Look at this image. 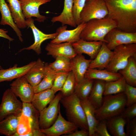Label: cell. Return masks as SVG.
Masks as SVG:
<instances>
[{
	"label": "cell",
	"instance_id": "60d3db41",
	"mask_svg": "<svg viewBox=\"0 0 136 136\" xmlns=\"http://www.w3.org/2000/svg\"><path fill=\"white\" fill-rule=\"evenodd\" d=\"M107 120H103L99 121L95 129V136H111L107 126Z\"/></svg>",
	"mask_w": 136,
	"mask_h": 136
},
{
	"label": "cell",
	"instance_id": "836d02e7",
	"mask_svg": "<svg viewBox=\"0 0 136 136\" xmlns=\"http://www.w3.org/2000/svg\"><path fill=\"white\" fill-rule=\"evenodd\" d=\"M126 84L125 80L122 76L115 81L106 82L104 95L124 92Z\"/></svg>",
	"mask_w": 136,
	"mask_h": 136
},
{
	"label": "cell",
	"instance_id": "30bf717a",
	"mask_svg": "<svg viewBox=\"0 0 136 136\" xmlns=\"http://www.w3.org/2000/svg\"><path fill=\"white\" fill-rule=\"evenodd\" d=\"M75 123L67 121L63 117L59 109L57 118L54 123L49 128L40 129L47 136H59L70 133L78 129Z\"/></svg>",
	"mask_w": 136,
	"mask_h": 136
},
{
	"label": "cell",
	"instance_id": "8d00e7d4",
	"mask_svg": "<svg viewBox=\"0 0 136 136\" xmlns=\"http://www.w3.org/2000/svg\"><path fill=\"white\" fill-rule=\"evenodd\" d=\"M76 84L75 76L71 71L69 72L65 81L60 91L63 97L73 93Z\"/></svg>",
	"mask_w": 136,
	"mask_h": 136
},
{
	"label": "cell",
	"instance_id": "ac0fdd59",
	"mask_svg": "<svg viewBox=\"0 0 136 136\" xmlns=\"http://www.w3.org/2000/svg\"><path fill=\"white\" fill-rule=\"evenodd\" d=\"M113 54V51L109 49L106 43L103 42L96 57L91 60L88 68L105 69L111 60Z\"/></svg>",
	"mask_w": 136,
	"mask_h": 136
},
{
	"label": "cell",
	"instance_id": "b9f144b4",
	"mask_svg": "<svg viewBox=\"0 0 136 136\" xmlns=\"http://www.w3.org/2000/svg\"><path fill=\"white\" fill-rule=\"evenodd\" d=\"M127 119H132L136 117V103L127 107L120 115Z\"/></svg>",
	"mask_w": 136,
	"mask_h": 136
},
{
	"label": "cell",
	"instance_id": "ffe728a7",
	"mask_svg": "<svg viewBox=\"0 0 136 136\" xmlns=\"http://www.w3.org/2000/svg\"><path fill=\"white\" fill-rule=\"evenodd\" d=\"M44 71L45 63L39 58L24 76L29 83L34 87L41 81L44 76Z\"/></svg>",
	"mask_w": 136,
	"mask_h": 136
},
{
	"label": "cell",
	"instance_id": "7402d4cb",
	"mask_svg": "<svg viewBox=\"0 0 136 136\" xmlns=\"http://www.w3.org/2000/svg\"><path fill=\"white\" fill-rule=\"evenodd\" d=\"M0 12L1 15L0 24L10 26L16 32L19 40L23 42L21 32L14 22L8 5L5 0H0Z\"/></svg>",
	"mask_w": 136,
	"mask_h": 136
},
{
	"label": "cell",
	"instance_id": "e575fe53",
	"mask_svg": "<svg viewBox=\"0 0 136 136\" xmlns=\"http://www.w3.org/2000/svg\"><path fill=\"white\" fill-rule=\"evenodd\" d=\"M55 59L54 61L49 64L54 71L56 72L71 71V59L63 56L58 57Z\"/></svg>",
	"mask_w": 136,
	"mask_h": 136
},
{
	"label": "cell",
	"instance_id": "2e32d148",
	"mask_svg": "<svg viewBox=\"0 0 136 136\" xmlns=\"http://www.w3.org/2000/svg\"><path fill=\"white\" fill-rule=\"evenodd\" d=\"M103 43L101 41H87L81 39L72 45L77 54H87L92 60L96 57Z\"/></svg>",
	"mask_w": 136,
	"mask_h": 136
},
{
	"label": "cell",
	"instance_id": "f546056e",
	"mask_svg": "<svg viewBox=\"0 0 136 136\" xmlns=\"http://www.w3.org/2000/svg\"><path fill=\"white\" fill-rule=\"evenodd\" d=\"M20 115H11L0 121V134L6 136H13L16 132Z\"/></svg>",
	"mask_w": 136,
	"mask_h": 136
},
{
	"label": "cell",
	"instance_id": "bcb514c9",
	"mask_svg": "<svg viewBox=\"0 0 136 136\" xmlns=\"http://www.w3.org/2000/svg\"><path fill=\"white\" fill-rule=\"evenodd\" d=\"M8 31L6 29L0 28V37L8 40L10 41H13L14 39L11 37L7 34Z\"/></svg>",
	"mask_w": 136,
	"mask_h": 136
},
{
	"label": "cell",
	"instance_id": "d6986e66",
	"mask_svg": "<svg viewBox=\"0 0 136 136\" xmlns=\"http://www.w3.org/2000/svg\"><path fill=\"white\" fill-rule=\"evenodd\" d=\"M36 61L31 62L21 67H18L16 64L13 67L7 69H0V82L11 81L24 76L34 65Z\"/></svg>",
	"mask_w": 136,
	"mask_h": 136
},
{
	"label": "cell",
	"instance_id": "cb8c5ba5",
	"mask_svg": "<svg viewBox=\"0 0 136 136\" xmlns=\"http://www.w3.org/2000/svg\"><path fill=\"white\" fill-rule=\"evenodd\" d=\"M122 76L118 72H110L106 69L100 70L88 68L84 77L94 80H102L106 82L115 81Z\"/></svg>",
	"mask_w": 136,
	"mask_h": 136
},
{
	"label": "cell",
	"instance_id": "5b68a950",
	"mask_svg": "<svg viewBox=\"0 0 136 136\" xmlns=\"http://www.w3.org/2000/svg\"><path fill=\"white\" fill-rule=\"evenodd\" d=\"M113 51L111 60L105 69L110 72L118 73L125 67L130 57L136 56V43L119 45Z\"/></svg>",
	"mask_w": 136,
	"mask_h": 136
},
{
	"label": "cell",
	"instance_id": "3957f363",
	"mask_svg": "<svg viewBox=\"0 0 136 136\" xmlns=\"http://www.w3.org/2000/svg\"><path fill=\"white\" fill-rule=\"evenodd\" d=\"M126 103L124 92L104 96L101 105L95 110L96 119L98 121L107 120L120 115L125 109Z\"/></svg>",
	"mask_w": 136,
	"mask_h": 136
},
{
	"label": "cell",
	"instance_id": "d6a6232c",
	"mask_svg": "<svg viewBox=\"0 0 136 136\" xmlns=\"http://www.w3.org/2000/svg\"><path fill=\"white\" fill-rule=\"evenodd\" d=\"M22 114L29 118L31 123V130L40 129L39 123L40 111L31 103L22 102Z\"/></svg>",
	"mask_w": 136,
	"mask_h": 136
},
{
	"label": "cell",
	"instance_id": "ee69618b",
	"mask_svg": "<svg viewBox=\"0 0 136 136\" xmlns=\"http://www.w3.org/2000/svg\"><path fill=\"white\" fill-rule=\"evenodd\" d=\"M64 136H89L88 130L84 129H81L78 130V129L70 133L63 135Z\"/></svg>",
	"mask_w": 136,
	"mask_h": 136
},
{
	"label": "cell",
	"instance_id": "f1b7e54d",
	"mask_svg": "<svg viewBox=\"0 0 136 136\" xmlns=\"http://www.w3.org/2000/svg\"><path fill=\"white\" fill-rule=\"evenodd\" d=\"M14 21L19 28L27 27L25 18L22 12L19 0H7Z\"/></svg>",
	"mask_w": 136,
	"mask_h": 136
},
{
	"label": "cell",
	"instance_id": "d590c367",
	"mask_svg": "<svg viewBox=\"0 0 136 136\" xmlns=\"http://www.w3.org/2000/svg\"><path fill=\"white\" fill-rule=\"evenodd\" d=\"M31 130V125L29 118L21 113L19 117L16 132L13 136H25Z\"/></svg>",
	"mask_w": 136,
	"mask_h": 136
},
{
	"label": "cell",
	"instance_id": "603a6c76",
	"mask_svg": "<svg viewBox=\"0 0 136 136\" xmlns=\"http://www.w3.org/2000/svg\"><path fill=\"white\" fill-rule=\"evenodd\" d=\"M88 99L95 109L99 108L103 100L106 82L95 79Z\"/></svg>",
	"mask_w": 136,
	"mask_h": 136
},
{
	"label": "cell",
	"instance_id": "8992f818",
	"mask_svg": "<svg viewBox=\"0 0 136 136\" xmlns=\"http://www.w3.org/2000/svg\"><path fill=\"white\" fill-rule=\"evenodd\" d=\"M108 14L104 0L87 1L80 14V23H86L91 19L103 18Z\"/></svg>",
	"mask_w": 136,
	"mask_h": 136
},
{
	"label": "cell",
	"instance_id": "7a4b0ae2",
	"mask_svg": "<svg viewBox=\"0 0 136 136\" xmlns=\"http://www.w3.org/2000/svg\"><path fill=\"white\" fill-rule=\"evenodd\" d=\"M116 22L108 16L101 19H91L86 23L80 38L87 41H101L106 43L105 38L113 29L116 28Z\"/></svg>",
	"mask_w": 136,
	"mask_h": 136
},
{
	"label": "cell",
	"instance_id": "74e56055",
	"mask_svg": "<svg viewBox=\"0 0 136 136\" xmlns=\"http://www.w3.org/2000/svg\"><path fill=\"white\" fill-rule=\"evenodd\" d=\"M69 72H56L53 86L51 89L55 93L61 89Z\"/></svg>",
	"mask_w": 136,
	"mask_h": 136
},
{
	"label": "cell",
	"instance_id": "4fadbf2b",
	"mask_svg": "<svg viewBox=\"0 0 136 136\" xmlns=\"http://www.w3.org/2000/svg\"><path fill=\"white\" fill-rule=\"evenodd\" d=\"M85 23H81L74 29L67 30V26L62 25L59 27L56 30L58 34L54 39L50 41L51 43L58 44L68 42L73 44L79 40L80 35L85 27Z\"/></svg>",
	"mask_w": 136,
	"mask_h": 136
},
{
	"label": "cell",
	"instance_id": "9c48e42d",
	"mask_svg": "<svg viewBox=\"0 0 136 136\" xmlns=\"http://www.w3.org/2000/svg\"><path fill=\"white\" fill-rule=\"evenodd\" d=\"M105 40L107 46L113 51L120 45L136 43V32L124 31L115 28L107 34Z\"/></svg>",
	"mask_w": 136,
	"mask_h": 136
},
{
	"label": "cell",
	"instance_id": "52a82bcc",
	"mask_svg": "<svg viewBox=\"0 0 136 136\" xmlns=\"http://www.w3.org/2000/svg\"><path fill=\"white\" fill-rule=\"evenodd\" d=\"M22 103L17 98L10 88L4 92L0 105V121L12 115H20Z\"/></svg>",
	"mask_w": 136,
	"mask_h": 136
},
{
	"label": "cell",
	"instance_id": "83f0119b",
	"mask_svg": "<svg viewBox=\"0 0 136 136\" xmlns=\"http://www.w3.org/2000/svg\"><path fill=\"white\" fill-rule=\"evenodd\" d=\"M136 56L129 58L128 63L123 69L118 72L124 78L126 83L136 86Z\"/></svg>",
	"mask_w": 136,
	"mask_h": 136
},
{
	"label": "cell",
	"instance_id": "e0dca14e",
	"mask_svg": "<svg viewBox=\"0 0 136 136\" xmlns=\"http://www.w3.org/2000/svg\"><path fill=\"white\" fill-rule=\"evenodd\" d=\"M91 60L86 59L82 54H77L71 59V70L75 76L76 84L84 77Z\"/></svg>",
	"mask_w": 136,
	"mask_h": 136
},
{
	"label": "cell",
	"instance_id": "d4e9b609",
	"mask_svg": "<svg viewBox=\"0 0 136 136\" xmlns=\"http://www.w3.org/2000/svg\"><path fill=\"white\" fill-rule=\"evenodd\" d=\"M81 102L85 113L88 125L89 136H95L96 128L99 121L96 118L95 109L88 99L81 100Z\"/></svg>",
	"mask_w": 136,
	"mask_h": 136
},
{
	"label": "cell",
	"instance_id": "ab89813d",
	"mask_svg": "<svg viewBox=\"0 0 136 136\" xmlns=\"http://www.w3.org/2000/svg\"><path fill=\"white\" fill-rule=\"evenodd\" d=\"M126 97V106L136 103V88L126 83L124 92Z\"/></svg>",
	"mask_w": 136,
	"mask_h": 136
},
{
	"label": "cell",
	"instance_id": "4316f807",
	"mask_svg": "<svg viewBox=\"0 0 136 136\" xmlns=\"http://www.w3.org/2000/svg\"><path fill=\"white\" fill-rule=\"evenodd\" d=\"M107 120L108 129L111 135L127 136L124 128L127 122L126 119L119 115L111 118Z\"/></svg>",
	"mask_w": 136,
	"mask_h": 136
},
{
	"label": "cell",
	"instance_id": "5bb4252c",
	"mask_svg": "<svg viewBox=\"0 0 136 136\" xmlns=\"http://www.w3.org/2000/svg\"><path fill=\"white\" fill-rule=\"evenodd\" d=\"M23 15L26 19L34 17L39 22H44L47 17L41 15L39 12L40 6L51 0H19Z\"/></svg>",
	"mask_w": 136,
	"mask_h": 136
},
{
	"label": "cell",
	"instance_id": "277c9868",
	"mask_svg": "<svg viewBox=\"0 0 136 136\" xmlns=\"http://www.w3.org/2000/svg\"><path fill=\"white\" fill-rule=\"evenodd\" d=\"M60 102L64 108L68 121L81 129L88 130L85 113L81 100L74 92L68 96L62 97Z\"/></svg>",
	"mask_w": 136,
	"mask_h": 136
},
{
	"label": "cell",
	"instance_id": "c3c4849f",
	"mask_svg": "<svg viewBox=\"0 0 136 136\" xmlns=\"http://www.w3.org/2000/svg\"><path fill=\"white\" fill-rule=\"evenodd\" d=\"M88 0H87L86 1H88Z\"/></svg>",
	"mask_w": 136,
	"mask_h": 136
},
{
	"label": "cell",
	"instance_id": "484cf974",
	"mask_svg": "<svg viewBox=\"0 0 136 136\" xmlns=\"http://www.w3.org/2000/svg\"><path fill=\"white\" fill-rule=\"evenodd\" d=\"M55 94L51 89L35 93L31 103L37 110L40 111L46 107L53 99Z\"/></svg>",
	"mask_w": 136,
	"mask_h": 136
},
{
	"label": "cell",
	"instance_id": "7bdbcfd3",
	"mask_svg": "<svg viewBox=\"0 0 136 136\" xmlns=\"http://www.w3.org/2000/svg\"><path fill=\"white\" fill-rule=\"evenodd\" d=\"M126 133L127 136H136V117L131 120L127 119Z\"/></svg>",
	"mask_w": 136,
	"mask_h": 136
},
{
	"label": "cell",
	"instance_id": "4dcf8cb0",
	"mask_svg": "<svg viewBox=\"0 0 136 136\" xmlns=\"http://www.w3.org/2000/svg\"><path fill=\"white\" fill-rule=\"evenodd\" d=\"M56 72L49 66L47 63H45L44 76L40 83L34 87L35 93H37L52 87Z\"/></svg>",
	"mask_w": 136,
	"mask_h": 136
},
{
	"label": "cell",
	"instance_id": "44dd1931",
	"mask_svg": "<svg viewBox=\"0 0 136 136\" xmlns=\"http://www.w3.org/2000/svg\"><path fill=\"white\" fill-rule=\"evenodd\" d=\"M73 5V0H64L62 12L59 15L53 17L51 22L53 23L58 22L62 25H67L76 27L77 25L74 20L72 13Z\"/></svg>",
	"mask_w": 136,
	"mask_h": 136
},
{
	"label": "cell",
	"instance_id": "9a60e30c",
	"mask_svg": "<svg viewBox=\"0 0 136 136\" xmlns=\"http://www.w3.org/2000/svg\"><path fill=\"white\" fill-rule=\"evenodd\" d=\"M45 49L47 52V55H51L55 58L58 57L63 56L71 59L77 54L72 44L68 42L58 44L50 42L47 44Z\"/></svg>",
	"mask_w": 136,
	"mask_h": 136
},
{
	"label": "cell",
	"instance_id": "8fae6325",
	"mask_svg": "<svg viewBox=\"0 0 136 136\" xmlns=\"http://www.w3.org/2000/svg\"><path fill=\"white\" fill-rule=\"evenodd\" d=\"M25 22L27 27L30 28L32 31L35 41L32 45L28 47L22 48L19 52L24 50H32L37 54L39 55L42 52L41 46L42 43L47 40L54 39L58 33L57 32L48 34L43 33L36 27L34 23V20L32 17L26 19Z\"/></svg>",
	"mask_w": 136,
	"mask_h": 136
},
{
	"label": "cell",
	"instance_id": "ba28073f",
	"mask_svg": "<svg viewBox=\"0 0 136 136\" xmlns=\"http://www.w3.org/2000/svg\"><path fill=\"white\" fill-rule=\"evenodd\" d=\"M62 97L61 92H59L55 95L48 107L40 111L39 123L40 129L49 128L56 121L60 109L59 102Z\"/></svg>",
	"mask_w": 136,
	"mask_h": 136
},
{
	"label": "cell",
	"instance_id": "7c38bea8",
	"mask_svg": "<svg viewBox=\"0 0 136 136\" xmlns=\"http://www.w3.org/2000/svg\"><path fill=\"white\" fill-rule=\"evenodd\" d=\"M10 89L22 102L31 103L35 94L34 87L24 76L18 78L10 84Z\"/></svg>",
	"mask_w": 136,
	"mask_h": 136
},
{
	"label": "cell",
	"instance_id": "7dc6e473",
	"mask_svg": "<svg viewBox=\"0 0 136 136\" xmlns=\"http://www.w3.org/2000/svg\"><path fill=\"white\" fill-rule=\"evenodd\" d=\"M2 69V68L1 66L0 65V69Z\"/></svg>",
	"mask_w": 136,
	"mask_h": 136
},
{
	"label": "cell",
	"instance_id": "6da1fadb",
	"mask_svg": "<svg viewBox=\"0 0 136 136\" xmlns=\"http://www.w3.org/2000/svg\"><path fill=\"white\" fill-rule=\"evenodd\" d=\"M108 16L123 31L136 32V0H104Z\"/></svg>",
	"mask_w": 136,
	"mask_h": 136
},
{
	"label": "cell",
	"instance_id": "f6af8a7d",
	"mask_svg": "<svg viewBox=\"0 0 136 136\" xmlns=\"http://www.w3.org/2000/svg\"><path fill=\"white\" fill-rule=\"evenodd\" d=\"M45 134L39 129H34L26 134L25 136H45Z\"/></svg>",
	"mask_w": 136,
	"mask_h": 136
},
{
	"label": "cell",
	"instance_id": "1f68e13d",
	"mask_svg": "<svg viewBox=\"0 0 136 136\" xmlns=\"http://www.w3.org/2000/svg\"><path fill=\"white\" fill-rule=\"evenodd\" d=\"M94 80L84 77L76 85L74 92L81 100L87 99L92 88Z\"/></svg>",
	"mask_w": 136,
	"mask_h": 136
},
{
	"label": "cell",
	"instance_id": "f35d334b",
	"mask_svg": "<svg viewBox=\"0 0 136 136\" xmlns=\"http://www.w3.org/2000/svg\"><path fill=\"white\" fill-rule=\"evenodd\" d=\"M87 0H73L72 13L73 18L77 25L81 23L80 15Z\"/></svg>",
	"mask_w": 136,
	"mask_h": 136
}]
</instances>
